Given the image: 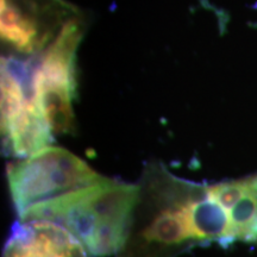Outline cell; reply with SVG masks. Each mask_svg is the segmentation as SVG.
<instances>
[{
  "instance_id": "cell-6",
  "label": "cell",
  "mask_w": 257,
  "mask_h": 257,
  "mask_svg": "<svg viewBox=\"0 0 257 257\" xmlns=\"http://www.w3.org/2000/svg\"><path fill=\"white\" fill-rule=\"evenodd\" d=\"M2 135L6 155L19 160L42 152L54 142V134L35 101L29 102L12 119L2 124Z\"/></svg>"
},
{
  "instance_id": "cell-1",
  "label": "cell",
  "mask_w": 257,
  "mask_h": 257,
  "mask_svg": "<svg viewBox=\"0 0 257 257\" xmlns=\"http://www.w3.org/2000/svg\"><path fill=\"white\" fill-rule=\"evenodd\" d=\"M125 240L115 257H178L211 245L202 223L205 184L155 166L144 174Z\"/></svg>"
},
{
  "instance_id": "cell-5",
  "label": "cell",
  "mask_w": 257,
  "mask_h": 257,
  "mask_svg": "<svg viewBox=\"0 0 257 257\" xmlns=\"http://www.w3.org/2000/svg\"><path fill=\"white\" fill-rule=\"evenodd\" d=\"M81 37V25L76 19L64 22L35 63L34 87L48 86L76 93V51Z\"/></svg>"
},
{
  "instance_id": "cell-7",
  "label": "cell",
  "mask_w": 257,
  "mask_h": 257,
  "mask_svg": "<svg viewBox=\"0 0 257 257\" xmlns=\"http://www.w3.org/2000/svg\"><path fill=\"white\" fill-rule=\"evenodd\" d=\"M0 32L3 42L28 55L37 54L54 36L35 12L16 0H0Z\"/></svg>"
},
{
  "instance_id": "cell-8",
  "label": "cell",
  "mask_w": 257,
  "mask_h": 257,
  "mask_svg": "<svg viewBox=\"0 0 257 257\" xmlns=\"http://www.w3.org/2000/svg\"><path fill=\"white\" fill-rule=\"evenodd\" d=\"M75 93L59 87H34V101L54 135L72 133L75 124L73 99Z\"/></svg>"
},
{
  "instance_id": "cell-2",
  "label": "cell",
  "mask_w": 257,
  "mask_h": 257,
  "mask_svg": "<svg viewBox=\"0 0 257 257\" xmlns=\"http://www.w3.org/2000/svg\"><path fill=\"white\" fill-rule=\"evenodd\" d=\"M140 186L106 178L100 184L31 208L19 220L62 225L92 257L115 256L123 245Z\"/></svg>"
},
{
  "instance_id": "cell-4",
  "label": "cell",
  "mask_w": 257,
  "mask_h": 257,
  "mask_svg": "<svg viewBox=\"0 0 257 257\" xmlns=\"http://www.w3.org/2000/svg\"><path fill=\"white\" fill-rule=\"evenodd\" d=\"M2 257H89L82 243L62 225L49 220H17Z\"/></svg>"
},
{
  "instance_id": "cell-3",
  "label": "cell",
  "mask_w": 257,
  "mask_h": 257,
  "mask_svg": "<svg viewBox=\"0 0 257 257\" xmlns=\"http://www.w3.org/2000/svg\"><path fill=\"white\" fill-rule=\"evenodd\" d=\"M8 184L18 218L31 208L89 188L106 178L67 149L48 147L10 163Z\"/></svg>"
}]
</instances>
